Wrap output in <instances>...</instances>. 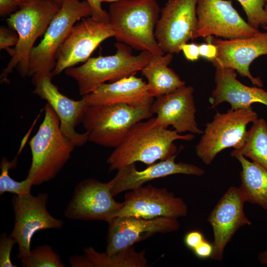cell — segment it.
<instances>
[{
    "label": "cell",
    "mask_w": 267,
    "mask_h": 267,
    "mask_svg": "<svg viewBox=\"0 0 267 267\" xmlns=\"http://www.w3.org/2000/svg\"><path fill=\"white\" fill-rule=\"evenodd\" d=\"M216 88L209 98L211 108L226 102L231 109L246 108L254 103H262L267 106V91L258 87L247 86L236 79L234 69L216 68Z\"/></svg>",
    "instance_id": "cell-22"
},
{
    "label": "cell",
    "mask_w": 267,
    "mask_h": 267,
    "mask_svg": "<svg viewBox=\"0 0 267 267\" xmlns=\"http://www.w3.org/2000/svg\"><path fill=\"white\" fill-rule=\"evenodd\" d=\"M17 7L12 0H0V15L1 16L12 14Z\"/></svg>",
    "instance_id": "cell-37"
},
{
    "label": "cell",
    "mask_w": 267,
    "mask_h": 267,
    "mask_svg": "<svg viewBox=\"0 0 267 267\" xmlns=\"http://www.w3.org/2000/svg\"><path fill=\"white\" fill-rule=\"evenodd\" d=\"M211 41L218 49L217 55L212 61L216 68H230L241 76L248 78L258 87L263 84L259 77H254L249 67L257 58L267 55V32H261L249 37L231 40L214 38Z\"/></svg>",
    "instance_id": "cell-17"
},
{
    "label": "cell",
    "mask_w": 267,
    "mask_h": 267,
    "mask_svg": "<svg viewBox=\"0 0 267 267\" xmlns=\"http://www.w3.org/2000/svg\"><path fill=\"white\" fill-rule=\"evenodd\" d=\"M160 12L156 0H114L108 12L114 37L136 50L164 54L154 34Z\"/></svg>",
    "instance_id": "cell-2"
},
{
    "label": "cell",
    "mask_w": 267,
    "mask_h": 267,
    "mask_svg": "<svg viewBox=\"0 0 267 267\" xmlns=\"http://www.w3.org/2000/svg\"><path fill=\"white\" fill-rule=\"evenodd\" d=\"M23 267H64L59 256L48 245L38 246L21 259Z\"/></svg>",
    "instance_id": "cell-28"
},
{
    "label": "cell",
    "mask_w": 267,
    "mask_h": 267,
    "mask_svg": "<svg viewBox=\"0 0 267 267\" xmlns=\"http://www.w3.org/2000/svg\"><path fill=\"white\" fill-rule=\"evenodd\" d=\"M61 6L53 0H29L10 15L6 21L16 31L18 41L9 53L11 58L2 71L1 83L7 81L8 75L14 68L22 77H27L29 56L34 44L45 33Z\"/></svg>",
    "instance_id": "cell-4"
},
{
    "label": "cell",
    "mask_w": 267,
    "mask_h": 267,
    "mask_svg": "<svg viewBox=\"0 0 267 267\" xmlns=\"http://www.w3.org/2000/svg\"><path fill=\"white\" fill-rule=\"evenodd\" d=\"M124 205L115 200L111 182L89 178L79 182L65 208L64 216L70 220L102 221L109 223Z\"/></svg>",
    "instance_id": "cell-10"
},
{
    "label": "cell",
    "mask_w": 267,
    "mask_h": 267,
    "mask_svg": "<svg viewBox=\"0 0 267 267\" xmlns=\"http://www.w3.org/2000/svg\"><path fill=\"white\" fill-rule=\"evenodd\" d=\"M150 107H135L124 103L89 106L82 123L89 141L116 148L136 123L152 117Z\"/></svg>",
    "instance_id": "cell-7"
},
{
    "label": "cell",
    "mask_w": 267,
    "mask_h": 267,
    "mask_svg": "<svg viewBox=\"0 0 267 267\" xmlns=\"http://www.w3.org/2000/svg\"><path fill=\"white\" fill-rule=\"evenodd\" d=\"M19 8L26 4L29 0H12Z\"/></svg>",
    "instance_id": "cell-39"
},
{
    "label": "cell",
    "mask_w": 267,
    "mask_h": 267,
    "mask_svg": "<svg viewBox=\"0 0 267 267\" xmlns=\"http://www.w3.org/2000/svg\"><path fill=\"white\" fill-rule=\"evenodd\" d=\"M173 54L153 55L148 64L141 71L147 79L150 95L158 97L172 92L185 85L178 74L168 67Z\"/></svg>",
    "instance_id": "cell-24"
},
{
    "label": "cell",
    "mask_w": 267,
    "mask_h": 267,
    "mask_svg": "<svg viewBox=\"0 0 267 267\" xmlns=\"http://www.w3.org/2000/svg\"><path fill=\"white\" fill-rule=\"evenodd\" d=\"M48 194L45 193L37 196L31 193L24 196L13 194L11 198L14 223L9 235L18 244V259L30 254L31 240L36 232L47 229H60L64 225L62 220L52 216L48 212Z\"/></svg>",
    "instance_id": "cell-9"
},
{
    "label": "cell",
    "mask_w": 267,
    "mask_h": 267,
    "mask_svg": "<svg viewBox=\"0 0 267 267\" xmlns=\"http://www.w3.org/2000/svg\"><path fill=\"white\" fill-rule=\"evenodd\" d=\"M53 77L47 75L37 80L33 84L35 87L33 93L51 106L59 119L60 130L64 135L75 146H83L89 141L88 134L77 133L75 128L82 123L89 105L84 98L75 100L61 93L52 83Z\"/></svg>",
    "instance_id": "cell-18"
},
{
    "label": "cell",
    "mask_w": 267,
    "mask_h": 267,
    "mask_svg": "<svg viewBox=\"0 0 267 267\" xmlns=\"http://www.w3.org/2000/svg\"><path fill=\"white\" fill-rule=\"evenodd\" d=\"M258 258L261 264L267 266V250L260 253Z\"/></svg>",
    "instance_id": "cell-38"
},
{
    "label": "cell",
    "mask_w": 267,
    "mask_h": 267,
    "mask_svg": "<svg viewBox=\"0 0 267 267\" xmlns=\"http://www.w3.org/2000/svg\"><path fill=\"white\" fill-rule=\"evenodd\" d=\"M193 39L215 36L226 40L251 37L260 31L239 15L231 0H198Z\"/></svg>",
    "instance_id": "cell-11"
},
{
    "label": "cell",
    "mask_w": 267,
    "mask_h": 267,
    "mask_svg": "<svg viewBox=\"0 0 267 267\" xmlns=\"http://www.w3.org/2000/svg\"><path fill=\"white\" fill-rule=\"evenodd\" d=\"M257 118L258 114L252 107L230 108L224 113L217 111L213 120L206 124L196 146L197 156L204 164L209 165L222 150L229 147L239 148L247 135L248 124Z\"/></svg>",
    "instance_id": "cell-8"
},
{
    "label": "cell",
    "mask_w": 267,
    "mask_h": 267,
    "mask_svg": "<svg viewBox=\"0 0 267 267\" xmlns=\"http://www.w3.org/2000/svg\"><path fill=\"white\" fill-rule=\"evenodd\" d=\"M18 155V154L11 161L4 156L1 158L0 164V195L5 192H10L19 196H24L31 193V189L33 186L32 179L27 177L24 180L18 181L13 179L9 175V170L15 168L17 166Z\"/></svg>",
    "instance_id": "cell-27"
},
{
    "label": "cell",
    "mask_w": 267,
    "mask_h": 267,
    "mask_svg": "<svg viewBox=\"0 0 267 267\" xmlns=\"http://www.w3.org/2000/svg\"><path fill=\"white\" fill-rule=\"evenodd\" d=\"M179 49L182 51L185 58L189 61L197 60L200 57L199 45L194 43L183 44L179 46Z\"/></svg>",
    "instance_id": "cell-35"
},
{
    "label": "cell",
    "mask_w": 267,
    "mask_h": 267,
    "mask_svg": "<svg viewBox=\"0 0 267 267\" xmlns=\"http://www.w3.org/2000/svg\"><path fill=\"white\" fill-rule=\"evenodd\" d=\"M114 36L109 22L91 16L83 18L72 27L60 47L52 75H58L68 68L85 62L103 41Z\"/></svg>",
    "instance_id": "cell-12"
},
{
    "label": "cell",
    "mask_w": 267,
    "mask_h": 267,
    "mask_svg": "<svg viewBox=\"0 0 267 267\" xmlns=\"http://www.w3.org/2000/svg\"><path fill=\"white\" fill-rule=\"evenodd\" d=\"M91 9V16L98 20L109 22L108 13L102 7V3L105 0H86Z\"/></svg>",
    "instance_id": "cell-33"
},
{
    "label": "cell",
    "mask_w": 267,
    "mask_h": 267,
    "mask_svg": "<svg viewBox=\"0 0 267 267\" xmlns=\"http://www.w3.org/2000/svg\"><path fill=\"white\" fill-rule=\"evenodd\" d=\"M16 242L10 235L5 233H1L0 236V267H16L10 259L12 249Z\"/></svg>",
    "instance_id": "cell-30"
},
{
    "label": "cell",
    "mask_w": 267,
    "mask_h": 267,
    "mask_svg": "<svg viewBox=\"0 0 267 267\" xmlns=\"http://www.w3.org/2000/svg\"><path fill=\"white\" fill-rule=\"evenodd\" d=\"M245 12L248 23L253 27L267 26V13L265 7L267 0H237Z\"/></svg>",
    "instance_id": "cell-29"
},
{
    "label": "cell",
    "mask_w": 267,
    "mask_h": 267,
    "mask_svg": "<svg viewBox=\"0 0 267 267\" xmlns=\"http://www.w3.org/2000/svg\"><path fill=\"white\" fill-rule=\"evenodd\" d=\"M193 92L192 87L185 85L157 97L150 106L152 114H156V123L166 128L172 126L179 134H203L204 131L198 128L195 120Z\"/></svg>",
    "instance_id": "cell-19"
},
{
    "label": "cell",
    "mask_w": 267,
    "mask_h": 267,
    "mask_svg": "<svg viewBox=\"0 0 267 267\" xmlns=\"http://www.w3.org/2000/svg\"><path fill=\"white\" fill-rule=\"evenodd\" d=\"M246 202L240 188L231 186L209 214L207 221L212 228L214 236L211 259L221 262L224 249L236 232L242 226L251 224L244 211Z\"/></svg>",
    "instance_id": "cell-15"
},
{
    "label": "cell",
    "mask_w": 267,
    "mask_h": 267,
    "mask_svg": "<svg viewBox=\"0 0 267 267\" xmlns=\"http://www.w3.org/2000/svg\"><path fill=\"white\" fill-rule=\"evenodd\" d=\"M262 27L265 30H267V26H263Z\"/></svg>",
    "instance_id": "cell-42"
},
{
    "label": "cell",
    "mask_w": 267,
    "mask_h": 267,
    "mask_svg": "<svg viewBox=\"0 0 267 267\" xmlns=\"http://www.w3.org/2000/svg\"><path fill=\"white\" fill-rule=\"evenodd\" d=\"M197 1L168 0L161 9L154 34L164 54H178L182 44L193 40L197 21Z\"/></svg>",
    "instance_id": "cell-13"
},
{
    "label": "cell",
    "mask_w": 267,
    "mask_h": 267,
    "mask_svg": "<svg viewBox=\"0 0 267 267\" xmlns=\"http://www.w3.org/2000/svg\"><path fill=\"white\" fill-rule=\"evenodd\" d=\"M18 41V35L3 26L0 28V49H5L9 53L12 46H16Z\"/></svg>",
    "instance_id": "cell-31"
},
{
    "label": "cell",
    "mask_w": 267,
    "mask_h": 267,
    "mask_svg": "<svg viewBox=\"0 0 267 267\" xmlns=\"http://www.w3.org/2000/svg\"><path fill=\"white\" fill-rule=\"evenodd\" d=\"M205 39L207 43L199 45L200 56L212 62L217 57L218 53L217 47L212 43L211 36H209Z\"/></svg>",
    "instance_id": "cell-32"
},
{
    "label": "cell",
    "mask_w": 267,
    "mask_h": 267,
    "mask_svg": "<svg viewBox=\"0 0 267 267\" xmlns=\"http://www.w3.org/2000/svg\"><path fill=\"white\" fill-rule=\"evenodd\" d=\"M108 223L105 251L112 255L156 233H166L178 230V219L159 217L147 219L134 216L118 217Z\"/></svg>",
    "instance_id": "cell-16"
},
{
    "label": "cell",
    "mask_w": 267,
    "mask_h": 267,
    "mask_svg": "<svg viewBox=\"0 0 267 267\" xmlns=\"http://www.w3.org/2000/svg\"><path fill=\"white\" fill-rule=\"evenodd\" d=\"M44 110V120L29 142L32 163L27 177L32 179L34 186L53 179L75 147L61 132L59 119L51 106L46 103Z\"/></svg>",
    "instance_id": "cell-3"
},
{
    "label": "cell",
    "mask_w": 267,
    "mask_h": 267,
    "mask_svg": "<svg viewBox=\"0 0 267 267\" xmlns=\"http://www.w3.org/2000/svg\"><path fill=\"white\" fill-rule=\"evenodd\" d=\"M55 2L61 5L63 0H53Z\"/></svg>",
    "instance_id": "cell-40"
},
{
    "label": "cell",
    "mask_w": 267,
    "mask_h": 267,
    "mask_svg": "<svg viewBox=\"0 0 267 267\" xmlns=\"http://www.w3.org/2000/svg\"><path fill=\"white\" fill-rule=\"evenodd\" d=\"M265 11L266 12V13H267V2H266V4L265 7Z\"/></svg>",
    "instance_id": "cell-41"
},
{
    "label": "cell",
    "mask_w": 267,
    "mask_h": 267,
    "mask_svg": "<svg viewBox=\"0 0 267 267\" xmlns=\"http://www.w3.org/2000/svg\"><path fill=\"white\" fill-rule=\"evenodd\" d=\"M114 54L89 58L82 65L66 69V75L74 79L80 95L94 91L106 82L112 83L134 75L148 64L153 55L147 51L133 54L132 48L124 43L114 44Z\"/></svg>",
    "instance_id": "cell-5"
},
{
    "label": "cell",
    "mask_w": 267,
    "mask_h": 267,
    "mask_svg": "<svg viewBox=\"0 0 267 267\" xmlns=\"http://www.w3.org/2000/svg\"><path fill=\"white\" fill-rule=\"evenodd\" d=\"M194 138L191 133L180 134L175 130L158 125L155 117L140 121L132 127L122 142L107 158L108 171H118L137 162L149 165L167 159L178 151L174 141H189Z\"/></svg>",
    "instance_id": "cell-1"
},
{
    "label": "cell",
    "mask_w": 267,
    "mask_h": 267,
    "mask_svg": "<svg viewBox=\"0 0 267 267\" xmlns=\"http://www.w3.org/2000/svg\"><path fill=\"white\" fill-rule=\"evenodd\" d=\"M204 239L205 238L201 232L198 230H192L185 235L184 243L188 248L193 251Z\"/></svg>",
    "instance_id": "cell-34"
},
{
    "label": "cell",
    "mask_w": 267,
    "mask_h": 267,
    "mask_svg": "<svg viewBox=\"0 0 267 267\" xmlns=\"http://www.w3.org/2000/svg\"><path fill=\"white\" fill-rule=\"evenodd\" d=\"M214 251L212 243H210L205 239L198 245L193 250L195 256L202 259L211 258Z\"/></svg>",
    "instance_id": "cell-36"
},
{
    "label": "cell",
    "mask_w": 267,
    "mask_h": 267,
    "mask_svg": "<svg viewBox=\"0 0 267 267\" xmlns=\"http://www.w3.org/2000/svg\"><path fill=\"white\" fill-rule=\"evenodd\" d=\"M231 155L241 165L239 187L245 195L246 202L267 210V170L241 154L231 153Z\"/></svg>",
    "instance_id": "cell-25"
},
{
    "label": "cell",
    "mask_w": 267,
    "mask_h": 267,
    "mask_svg": "<svg viewBox=\"0 0 267 267\" xmlns=\"http://www.w3.org/2000/svg\"><path fill=\"white\" fill-rule=\"evenodd\" d=\"M91 8L86 0H63L43 40L30 52L27 77H32L33 84L44 76L53 75L58 51L71 28L76 22L91 16Z\"/></svg>",
    "instance_id": "cell-6"
},
{
    "label": "cell",
    "mask_w": 267,
    "mask_h": 267,
    "mask_svg": "<svg viewBox=\"0 0 267 267\" xmlns=\"http://www.w3.org/2000/svg\"><path fill=\"white\" fill-rule=\"evenodd\" d=\"M124 205L116 218L134 216L150 219L159 217L178 219L187 215V206L166 188L152 184L142 186L126 193Z\"/></svg>",
    "instance_id": "cell-14"
},
{
    "label": "cell",
    "mask_w": 267,
    "mask_h": 267,
    "mask_svg": "<svg viewBox=\"0 0 267 267\" xmlns=\"http://www.w3.org/2000/svg\"><path fill=\"white\" fill-rule=\"evenodd\" d=\"M83 255L71 257L69 264L72 267H146L145 252L135 250L133 246L109 255L99 253L91 247L85 248Z\"/></svg>",
    "instance_id": "cell-23"
},
{
    "label": "cell",
    "mask_w": 267,
    "mask_h": 267,
    "mask_svg": "<svg viewBox=\"0 0 267 267\" xmlns=\"http://www.w3.org/2000/svg\"><path fill=\"white\" fill-rule=\"evenodd\" d=\"M252 123L243 145L231 153L248 157L267 170V123L263 118Z\"/></svg>",
    "instance_id": "cell-26"
},
{
    "label": "cell",
    "mask_w": 267,
    "mask_h": 267,
    "mask_svg": "<svg viewBox=\"0 0 267 267\" xmlns=\"http://www.w3.org/2000/svg\"><path fill=\"white\" fill-rule=\"evenodd\" d=\"M83 98L89 106L124 103L135 107H150L154 100L147 83L134 75L104 83Z\"/></svg>",
    "instance_id": "cell-21"
},
{
    "label": "cell",
    "mask_w": 267,
    "mask_h": 267,
    "mask_svg": "<svg viewBox=\"0 0 267 267\" xmlns=\"http://www.w3.org/2000/svg\"><path fill=\"white\" fill-rule=\"evenodd\" d=\"M183 147L180 146L175 154L158 163L149 165L143 170H137L135 163L118 170L115 176L110 180L113 195L116 196L128 190H134L151 180L170 175L184 174L201 176L204 175V170L195 165L176 162L175 159Z\"/></svg>",
    "instance_id": "cell-20"
}]
</instances>
